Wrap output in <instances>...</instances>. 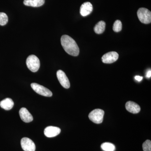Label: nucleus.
Wrapping results in <instances>:
<instances>
[{
  "label": "nucleus",
  "instance_id": "1",
  "mask_svg": "<svg viewBox=\"0 0 151 151\" xmlns=\"http://www.w3.org/2000/svg\"><path fill=\"white\" fill-rule=\"evenodd\" d=\"M61 43L68 54L73 56H78L79 53V47L72 38L67 35H63L61 37Z\"/></svg>",
  "mask_w": 151,
  "mask_h": 151
},
{
  "label": "nucleus",
  "instance_id": "2",
  "mask_svg": "<svg viewBox=\"0 0 151 151\" xmlns=\"http://www.w3.org/2000/svg\"><path fill=\"white\" fill-rule=\"evenodd\" d=\"M26 64L28 68L33 72H36L40 67V61L39 59L34 55L28 57L26 60Z\"/></svg>",
  "mask_w": 151,
  "mask_h": 151
},
{
  "label": "nucleus",
  "instance_id": "3",
  "mask_svg": "<svg viewBox=\"0 0 151 151\" xmlns=\"http://www.w3.org/2000/svg\"><path fill=\"white\" fill-rule=\"evenodd\" d=\"M137 16L140 21L145 24L150 23L151 12L148 9L141 8L137 11Z\"/></svg>",
  "mask_w": 151,
  "mask_h": 151
},
{
  "label": "nucleus",
  "instance_id": "4",
  "mask_svg": "<svg viewBox=\"0 0 151 151\" xmlns=\"http://www.w3.org/2000/svg\"><path fill=\"white\" fill-rule=\"evenodd\" d=\"M105 112L100 109H95L92 111L89 115V119L96 124H100L103 122Z\"/></svg>",
  "mask_w": 151,
  "mask_h": 151
},
{
  "label": "nucleus",
  "instance_id": "5",
  "mask_svg": "<svg viewBox=\"0 0 151 151\" xmlns=\"http://www.w3.org/2000/svg\"><path fill=\"white\" fill-rule=\"evenodd\" d=\"M32 89L37 94L45 96V97H50L52 95V92L46 87L40 85L35 83H32L31 84Z\"/></svg>",
  "mask_w": 151,
  "mask_h": 151
},
{
  "label": "nucleus",
  "instance_id": "6",
  "mask_svg": "<svg viewBox=\"0 0 151 151\" xmlns=\"http://www.w3.org/2000/svg\"><path fill=\"white\" fill-rule=\"evenodd\" d=\"M21 145L24 151H35V145L31 139L28 138H23L21 141Z\"/></svg>",
  "mask_w": 151,
  "mask_h": 151
},
{
  "label": "nucleus",
  "instance_id": "7",
  "mask_svg": "<svg viewBox=\"0 0 151 151\" xmlns=\"http://www.w3.org/2000/svg\"><path fill=\"white\" fill-rule=\"evenodd\" d=\"M57 76L60 84L65 89L70 87V84L69 80L65 73L63 70H59L57 72Z\"/></svg>",
  "mask_w": 151,
  "mask_h": 151
},
{
  "label": "nucleus",
  "instance_id": "8",
  "mask_svg": "<svg viewBox=\"0 0 151 151\" xmlns=\"http://www.w3.org/2000/svg\"><path fill=\"white\" fill-rule=\"evenodd\" d=\"M119 54L116 52H110L103 55L102 60L105 63H112L116 62L119 58Z\"/></svg>",
  "mask_w": 151,
  "mask_h": 151
},
{
  "label": "nucleus",
  "instance_id": "9",
  "mask_svg": "<svg viewBox=\"0 0 151 151\" xmlns=\"http://www.w3.org/2000/svg\"><path fill=\"white\" fill-rule=\"evenodd\" d=\"M61 130L58 127L50 126L46 127L44 130V134L48 138L53 137L59 134Z\"/></svg>",
  "mask_w": 151,
  "mask_h": 151
},
{
  "label": "nucleus",
  "instance_id": "10",
  "mask_svg": "<svg viewBox=\"0 0 151 151\" xmlns=\"http://www.w3.org/2000/svg\"><path fill=\"white\" fill-rule=\"evenodd\" d=\"M19 114L21 119L25 123H29L33 120L32 115L26 108H22L19 111Z\"/></svg>",
  "mask_w": 151,
  "mask_h": 151
},
{
  "label": "nucleus",
  "instance_id": "11",
  "mask_svg": "<svg viewBox=\"0 0 151 151\" xmlns=\"http://www.w3.org/2000/svg\"><path fill=\"white\" fill-rule=\"evenodd\" d=\"M93 11V6L90 2H86L81 5L80 13L82 16L86 17L89 15Z\"/></svg>",
  "mask_w": 151,
  "mask_h": 151
},
{
  "label": "nucleus",
  "instance_id": "12",
  "mask_svg": "<svg viewBox=\"0 0 151 151\" xmlns=\"http://www.w3.org/2000/svg\"><path fill=\"white\" fill-rule=\"evenodd\" d=\"M126 108L129 112L133 114L139 113L141 110L139 105L132 101L127 102L126 104Z\"/></svg>",
  "mask_w": 151,
  "mask_h": 151
},
{
  "label": "nucleus",
  "instance_id": "13",
  "mask_svg": "<svg viewBox=\"0 0 151 151\" xmlns=\"http://www.w3.org/2000/svg\"><path fill=\"white\" fill-rule=\"evenodd\" d=\"M14 103L11 98H7L0 102V106L6 111H9L13 108Z\"/></svg>",
  "mask_w": 151,
  "mask_h": 151
},
{
  "label": "nucleus",
  "instance_id": "14",
  "mask_svg": "<svg viewBox=\"0 0 151 151\" xmlns=\"http://www.w3.org/2000/svg\"><path fill=\"white\" fill-rule=\"evenodd\" d=\"M45 0H24V4L29 6L37 7L43 5Z\"/></svg>",
  "mask_w": 151,
  "mask_h": 151
},
{
  "label": "nucleus",
  "instance_id": "15",
  "mask_svg": "<svg viewBox=\"0 0 151 151\" xmlns=\"http://www.w3.org/2000/svg\"><path fill=\"white\" fill-rule=\"evenodd\" d=\"M106 24L105 22L101 21L97 23L94 27V32L97 34H101L105 31Z\"/></svg>",
  "mask_w": 151,
  "mask_h": 151
},
{
  "label": "nucleus",
  "instance_id": "16",
  "mask_svg": "<svg viewBox=\"0 0 151 151\" xmlns=\"http://www.w3.org/2000/svg\"><path fill=\"white\" fill-rule=\"evenodd\" d=\"M101 148L104 151H115L116 147L113 144L109 142H105L102 144Z\"/></svg>",
  "mask_w": 151,
  "mask_h": 151
},
{
  "label": "nucleus",
  "instance_id": "17",
  "mask_svg": "<svg viewBox=\"0 0 151 151\" xmlns=\"http://www.w3.org/2000/svg\"><path fill=\"white\" fill-rule=\"evenodd\" d=\"M122 22L119 20H117L114 22L113 25V30L116 32H119L122 30Z\"/></svg>",
  "mask_w": 151,
  "mask_h": 151
},
{
  "label": "nucleus",
  "instance_id": "18",
  "mask_svg": "<svg viewBox=\"0 0 151 151\" xmlns=\"http://www.w3.org/2000/svg\"><path fill=\"white\" fill-rule=\"evenodd\" d=\"M8 22L7 15L4 13L0 12V25L4 26Z\"/></svg>",
  "mask_w": 151,
  "mask_h": 151
},
{
  "label": "nucleus",
  "instance_id": "19",
  "mask_svg": "<svg viewBox=\"0 0 151 151\" xmlns=\"http://www.w3.org/2000/svg\"><path fill=\"white\" fill-rule=\"evenodd\" d=\"M143 150L144 151H151V142L150 140H147L143 143Z\"/></svg>",
  "mask_w": 151,
  "mask_h": 151
},
{
  "label": "nucleus",
  "instance_id": "20",
  "mask_svg": "<svg viewBox=\"0 0 151 151\" xmlns=\"http://www.w3.org/2000/svg\"><path fill=\"white\" fill-rule=\"evenodd\" d=\"M135 79L138 81H140L142 80L143 77H142V76H135Z\"/></svg>",
  "mask_w": 151,
  "mask_h": 151
},
{
  "label": "nucleus",
  "instance_id": "21",
  "mask_svg": "<svg viewBox=\"0 0 151 151\" xmlns=\"http://www.w3.org/2000/svg\"><path fill=\"white\" fill-rule=\"evenodd\" d=\"M146 77L147 78H150L151 76V70H149L147 72V74H146Z\"/></svg>",
  "mask_w": 151,
  "mask_h": 151
}]
</instances>
